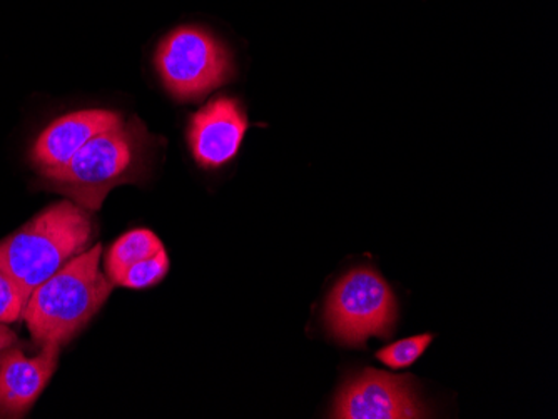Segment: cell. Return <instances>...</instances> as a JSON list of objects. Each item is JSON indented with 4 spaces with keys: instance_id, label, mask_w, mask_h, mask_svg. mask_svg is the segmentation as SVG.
Returning <instances> with one entry per match:
<instances>
[{
    "instance_id": "4",
    "label": "cell",
    "mask_w": 558,
    "mask_h": 419,
    "mask_svg": "<svg viewBox=\"0 0 558 419\" xmlns=\"http://www.w3.org/2000/svg\"><path fill=\"white\" fill-rule=\"evenodd\" d=\"M156 69L175 101L196 102L234 77L230 49L209 30L183 26L159 42Z\"/></svg>"
},
{
    "instance_id": "13",
    "label": "cell",
    "mask_w": 558,
    "mask_h": 419,
    "mask_svg": "<svg viewBox=\"0 0 558 419\" xmlns=\"http://www.w3.org/2000/svg\"><path fill=\"white\" fill-rule=\"evenodd\" d=\"M27 296L14 280L0 269V323H15L24 316Z\"/></svg>"
},
{
    "instance_id": "3",
    "label": "cell",
    "mask_w": 558,
    "mask_h": 419,
    "mask_svg": "<svg viewBox=\"0 0 558 419\" xmlns=\"http://www.w3.org/2000/svg\"><path fill=\"white\" fill-rule=\"evenodd\" d=\"M100 252L97 244L75 256L31 294L22 318L39 346L68 343L108 301L112 281L100 273Z\"/></svg>"
},
{
    "instance_id": "10",
    "label": "cell",
    "mask_w": 558,
    "mask_h": 419,
    "mask_svg": "<svg viewBox=\"0 0 558 419\" xmlns=\"http://www.w3.org/2000/svg\"><path fill=\"white\" fill-rule=\"evenodd\" d=\"M162 243L155 233L147 230H134L116 241L106 258V273L112 284L121 283L134 264L153 258L161 251Z\"/></svg>"
},
{
    "instance_id": "5",
    "label": "cell",
    "mask_w": 558,
    "mask_h": 419,
    "mask_svg": "<svg viewBox=\"0 0 558 419\" xmlns=\"http://www.w3.org/2000/svg\"><path fill=\"white\" fill-rule=\"evenodd\" d=\"M397 319V299L387 281L372 269H354L329 294L326 323L341 343L363 346L387 337Z\"/></svg>"
},
{
    "instance_id": "7",
    "label": "cell",
    "mask_w": 558,
    "mask_h": 419,
    "mask_svg": "<svg viewBox=\"0 0 558 419\" xmlns=\"http://www.w3.org/2000/svg\"><path fill=\"white\" fill-rule=\"evenodd\" d=\"M243 104L230 96H219L194 112L187 127V144L197 164L218 169L236 158L247 131Z\"/></svg>"
},
{
    "instance_id": "14",
    "label": "cell",
    "mask_w": 558,
    "mask_h": 419,
    "mask_svg": "<svg viewBox=\"0 0 558 419\" xmlns=\"http://www.w3.org/2000/svg\"><path fill=\"white\" fill-rule=\"evenodd\" d=\"M15 341V334L9 330L4 324H0V353L11 348L12 343Z\"/></svg>"
},
{
    "instance_id": "1",
    "label": "cell",
    "mask_w": 558,
    "mask_h": 419,
    "mask_svg": "<svg viewBox=\"0 0 558 419\" xmlns=\"http://www.w3.org/2000/svg\"><path fill=\"white\" fill-rule=\"evenodd\" d=\"M155 144L141 119L121 121L93 137L68 164L43 171V176L75 205L97 211L114 187L146 177Z\"/></svg>"
},
{
    "instance_id": "6",
    "label": "cell",
    "mask_w": 558,
    "mask_h": 419,
    "mask_svg": "<svg viewBox=\"0 0 558 419\" xmlns=\"http://www.w3.org/2000/svg\"><path fill=\"white\" fill-rule=\"evenodd\" d=\"M333 415L341 419H416L425 418L426 408L410 378L365 369L338 394Z\"/></svg>"
},
{
    "instance_id": "9",
    "label": "cell",
    "mask_w": 558,
    "mask_h": 419,
    "mask_svg": "<svg viewBox=\"0 0 558 419\" xmlns=\"http://www.w3.org/2000/svg\"><path fill=\"white\" fill-rule=\"evenodd\" d=\"M121 121L119 112L108 109H86L62 115L37 137L33 161L39 165L40 172L61 168L93 137L111 130Z\"/></svg>"
},
{
    "instance_id": "2",
    "label": "cell",
    "mask_w": 558,
    "mask_h": 419,
    "mask_svg": "<svg viewBox=\"0 0 558 419\" xmlns=\"http://www.w3.org/2000/svg\"><path fill=\"white\" fill-rule=\"evenodd\" d=\"M93 233L86 209L71 199L58 202L0 243V269L29 299L40 284L86 251Z\"/></svg>"
},
{
    "instance_id": "12",
    "label": "cell",
    "mask_w": 558,
    "mask_h": 419,
    "mask_svg": "<svg viewBox=\"0 0 558 419\" xmlns=\"http://www.w3.org/2000/svg\"><path fill=\"white\" fill-rule=\"evenodd\" d=\"M169 259L165 249L153 256L137 262L128 273L122 276L121 286L133 287V289H144V287L155 286L162 278L168 274Z\"/></svg>"
},
{
    "instance_id": "8",
    "label": "cell",
    "mask_w": 558,
    "mask_h": 419,
    "mask_svg": "<svg viewBox=\"0 0 558 419\" xmlns=\"http://www.w3.org/2000/svg\"><path fill=\"white\" fill-rule=\"evenodd\" d=\"M59 344H44L29 358L19 348L0 355V416L19 418L33 408L58 368Z\"/></svg>"
},
{
    "instance_id": "11",
    "label": "cell",
    "mask_w": 558,
    "mask_h": 419,
    "mask_svg": "<svg viewBox=\"0 0 558 419\" xmlns=\"http://www.w3.org/2000/svg\"><path fill=\"white\" fill-rule=\"evenodd\" d=\"M432 341H434V334L429 333L407 337L381 349L376 358L391 369L409 368L428 349Z\"/></svg>"
}]
</instances>
